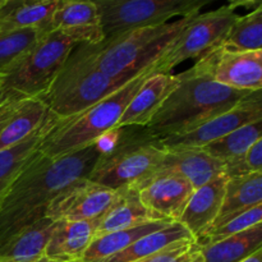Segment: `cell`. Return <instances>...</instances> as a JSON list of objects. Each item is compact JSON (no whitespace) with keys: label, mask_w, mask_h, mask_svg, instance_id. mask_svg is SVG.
<instances>
[{"label":"cell","mask_w":262,"mask_h":262,"mask_svg":"<svg viewBox=\"0 0 262 262\" xmlns=\"http://www.w3.org/2000/svg\"><path fill=\"white\" fill-rule=\"evenodd\" d=\"M257 224H262V205H257L238 215H233L223 222L215 223L207 228L196 241L200 245H209L245 232L248 228H252Z\"/></svg>","instance_id":"4dcf8cb0"},{"label":"cell","mask_w":262,"mask_h":262,"mask_svg":"<svg viewBox=\"0 0 262 262\" xmlns=\"http://www.w3.org/2000/svg\"><path fill=\"white\" fill-rule=\"evenodd\" d=\"M77 45L76 41L58 31L45 33L22 60L0 79L2 92L22 97L42 96Z\"/></svg>","instance_id":"52a82bcc"},{"label":"cell","mask_w":262,"mask_h":262,"mask_svg":"<svg viewBox=\"0 0 262 262\" xmlns=\"http://www.w3.org/2000/svg\"><path fill=\"white\" fill-rule=\"evenodd\" d=\"M227 181L228 179L222 174L194 189L189 197L178 223L191 233L194 239H197L219 216Z\"/></svg>","instance_id":"2e32d148"},{"label":"cell","mask_w":262,"mask_h":262,"mask_svg":"<svg viewBox=\"0 0 262 262\" xmlns=\"http://www.w3.org/2000/svg\"><path fill=\"white\" fill-rule=\"evenodd\" d=\"M59 0H0V32L42 30L50 32V20Z\"/></svg>","instance_id":"d6986e66"},{"label":"cell","mask_w":262,"mask_h":262,"mask_svg":"<svg viewBox=\"0 0 262 262\" xmlns=\"http://www.w3.org/2000/svg\"><path fill=\"white\" fill-rule=\"evenodd\" d=\"M178 86L146 127L159 138L188 132L251 94L215 82L197 60L191 68L178 73Z\"/></svg>","instance_id":"7a4b0ae2"},{"label":"cell","mask_w":262,"mask_h":262,"mask_svg":"<svg viewBox=\"0 0 262 262\" xmlns=\"http://www.w3.org/2000/svg\"><path fill=\"white\" fill-rule=\"evenodd\" d=\"M55 224L45 216L15 233L0 246V262H33L42 257Z\"/></svg>","instance_id":"44dd1931"},{"label":"cell","mask_w":262,"mask_h":262,"mask_svg":"<svg viewBox=\"0 0 262 262\" xmlns=\"http://www.w3.org/2000/svg\"><path fill=\"white\" fill-rule=\"evenodd\" d=\"M54 119L55 117L51 114L48 122L37 132L30 136L27 140L22 141L14 147L0 151V204L7 192L9 191L13 182L17 179L20 171L26 168V165L32 160L33 156L38 152L41 142H42L49 127L53 124Z\"/></svg>","instance_id":"cb8c5ba5"},{"label":"cell","mask_w":262,"mask_h":262,"mask_svg":"<svg viewBox=\"0 0 262 262\" xmlns=\"http://www.w3.org/2000/svg\"><path fill=\"white\" fill-rule=\"evenodd\" d=\"M199 253L200 245L196 239H184L133 262H192Z\"/></svg>","instance_id":"d6a6232c"},{"label":"cell","mask_w":262,"mask_h":262,"mask_svg":"<svg viewBox=\"0 0 262 262\" xmlns=\"http://www.w3.org/2000/svg\"><path fill=\"white\" fill-rule=\"evenodd\" d=\"M184 239H194L191 233L181 224V223H170L156 232L150 233L145 237L140 238L135 243L120 251L117 255L112 256L102 262H133L140 258L147 257L159 251L164 250L173 243Z\"/></svg>","instance_id":"4316f807"},{"label":"cell","mask_w":262,"mask_h":262,"mask_svg":"<svg viewBox=\"0 0 262 262\" xmlns=\"http://www.w3.org/2000/svg\"><path fill=\"white\" fill-rule=\"evenodd\" d=\"M0 95H2V81H0Z\"/></svg>","instance_id":"74e56055"},{"label":"cell","mask_w":262,"mask_h":262,"mask_svg":"<svg viewBox=\"0 0 262 262\" xmlns=\"http://www.w3.org/2000/svg\"><path fill=\"white\" fill-rule=\"evenodd\" d=\"M193 15L165 25L137 28L104 38L97 45L79 43L92 63L110 77H133L151 68L170 48Z\"/></svg>","instance_id":"5b68a950"},{"label":"cell","mask_w":262,"mask_h":262,"mask_svg":"<svg viewBox=\"0 0 262 262\" xmlns=\"http://www.w3.org/2000/svg\"><path fill=\"white\" fill-rule=\"evenodd\" d=\"M168 224H170V223L156 220V222L143 223V224L136 225V227L127 228V229L118 230V232H113L95 238L84 252V255L82 256V261L102 262L107 260L120 251L129 247L132 243H135L140 238L156 232V230L161 229Z\"/></svg>","instance_id":"484cf974"},{"label":"cell","mask_w":262,"mask_h":262,"mask_svg":"<svg viewBox=\"0 0 262 262\" xmlns=\"http://www.w3.org/2000/svg\"><path fill=\"white\" fill-rule=\"evenodd\" d=\"M258 120H262L261 90L251 92L229 110L211 118L199 127L182 135L160 138V142L165 151L201 148L243 125Z\"/></svg>","instance_id":"30bf717a"},{"label":"cell","mask_w":262,"mask_h":262,"mask_svg":"<svg viewBox=\"0 0 262 262\" xmlns=\"http://www.w3.org/2000/svg\"><path fill=\"white\" fill-rule=\"evenodd\" d=\"M117 196V191L87 178L74 182L51 201L45 216L53 222H82L101 217Z\"/></svg>","instance_id":"7c38bea8"},{"label":"cell","mask_w":262,"mask_h":262,"mask_svg":"<svg viewBox=\"0 0 262 262\" xmlns=\"http://www.w3.org/2000/svg\"><path fill=\"white\" fill-rule=\"evenodd\" d=\"M152 73V67L145 69L124 86L83 112L73 117L55 118L41 142L40 154L46 158L56 159L99 142L110 130L118 127L125 107L143 81Z\"/></svg>","instance_id":"277c9868"},{"label":"cell","mask_w":262,"mask_h":262,"mask_svg":"<svg viewBox=\"0 0 262 262\" xmlns=\"http://www.w3.org/2000/svg\"><path fill=\"white\" fill-rule=\"evenodd\" d=\"M50 31L68 36L78 45H97L105 38L96 3L91 0H59L50 20Z\"/></svg>","instance_id":"5bb4252c"},{"label":"cell","mask_w":262,"mask_h":262,"mask_svg":"<svg viewBox=\"0 0 262 262\" xmlns=\"http://www.w3.org/2000/svg\"><path fill=\"white\" fill-rule=\"evenodd\" d=\"M105 38L199 14L209 0H95Z\"/></svg>","instance_id":"ba28073f"},{"label":"cell","mask_w":262,"mask_h":262,"mask_svg":"<svg viewBox=\"0 0 262 262\" xmlns=\"http://www.w3.org/2000/svg\"><path fill=\"white\" fill-rule=\"evenodd\" d=\"M261 248L262 224H257L217 242L200 245V257L204 262H242Z\"/></svg>","instance_id":"603a6c76"},{"label":"cell","mask_w":262,"mask_h":262,"mask_svg":"<svg viewBox=\"0 0 262 262\" xmlns=\"http://www.w3.org/2000/svg\"><path fill=\"white\" fill-rule=\"evenodd\" d=\"M192 262H204V261H202V258H201V257H200V253H199V256H197V257H196V258H194V260H193V261H192Z\"/></svg>","instance_id":"8d00e7d4"},{"label":"cell","mask_w":262,"mask_h":262,"mask_svg":"<svg viewBox=\"0 0 262 262\" xmlns=\"http://www.w3.org/2000/svg\"><path fill=\"white\" fill-rule=\"evenodd\" d=\"M135 189L148 212L168 223L178 222L194 191L186 179L170 171H158Z\"/></svg>","instance_id":"4fadbf2b"},{"label":"cell","mask_w":262,"mask_h":262,"mask_svg":"<svg viewBox=\"0 0 262 262\" xmlns=\"http://www.w3.org/2000/svg\"><path fill=\"white\" fill-rule=\"evenodd\" d=\"M178 83V74H150L125 107L118 127H147Z\"/></svg>","instance_id":"9a60e30c"},{"label":"cell","mask_w":262,"mask_h":262,"mask_svg":"<svg viewBox=\"0 0 262 262\" xmlns=\"http://www.w3.org/2000/svg\"><path fill=\"white\" fill-rule=\"evenodd\" d=\"M261 125L262 120L243 125V127L228 133L224 137L204 146L200 150H202L212 158L217 159L222 163L229 161L245 154L253 143L261 140Z\"/></svg>","instance_id":"f1b7e54d"},{"label":"cell","mask_w":262,"mask_h":262,"mask_svg":"<svg viewBox=\"0 0 262 262\" xmlns=\"http://www.w3.org/2000/svg\"><path fill=\"white\" fill-rule=\"evenodd\" d=\"M217 83L239 91H260L262 50L228 51L220 46L196 59Z\"/></svg>","instance_id":"8fae6325"},{"label":"cell","mask_w":262,"mask_h":262,"mask_svg":"<svg viewBox=\"0 0 262 262\" xmlns=\"http://www.w3.org/2000/svg\"><path fill=\"white\" fill-rule=\"evenodd\" d=\"M257 205H262V173L228 179L219 216L212 224L247 211Z\"/></svg>","instance_id":"d4e9b609"},{"label":"cell","mask_w":262,"mask_h":262,"mask_svg":"<svg viewBox=\"0 0 262 262\" xmlns=\"http://www.w3.org/2000/svg\"><path fill=\"white\" fill-rule=\"evenodd\" d=\"M100 152L97 142L56 159L46 158L38 151L0 204V246L45 217L51 201L71 184L89 178Z\"/></svg>","instance_id":"6da1fadb"},{"label":"cell","mask_w":262,"mask_h":262,"mask_svg":"<svg viewBox=\"0 0 262 262\" xmlns=\"http://www.w3.org/2000/svg\"><path fill=\"white\" fill-rule=\"evenodd\" d=\"M241 5L245 3H228L215 10L194 14L170 48L154 64V73H170L183 61L201 58L217 48L239 15L237 8Z\"/></svg>","instance_id":"9c48e42d"},{"label":"cell","mask_w":262,"mask_h":262,"mask_svg":"<svg viewBox=\"0 0 262 262\" xmlns=\"http://www.w3.org/2000/svg\"><path fill=\"white\" fill-rule=\"evenodd\" d=\"M33 262H63V261H55V260H50V258H48L46 256H42L41 258H38V260L33 261ZM66 262H83L82 260H77V261H66Z\"/></svg>","instance_id":"d590c367"},{"label":"cell","mask_w":262,"mask_h":262,"mask_svg":"<svg viewBox=\"0 0 262 262\" xmlns=\"http://www.w3.org/2000/svg\"><path fill=\"white\" fill-rule=\"evenodd\" d=\"M45 33L48 32L35 28L0 32V79L22 60Z\"/></svg>","instance_id":"f546056e"},{"label":"cell","mask_w":262,"mask_h":262,"mask_svg":"<svg viewBox=\"0 0 262 262\" xmlns=\"http://www.w3.org/2000/svg\"><path fill=\"white\" fill-rule=\"evenodd\" d=\"M219 46L228 51L262 50L261 2L251 8L247 14L238 15Z\"/></svg>","instance_id":"83f0119b"},{"label":"cell","mask_w":262,"mask_h":262,"mask_svg":"<svg viewBox=\"0 0 262 262\" xmlns=\"http://www.w3.org/2000/svg\"><path fill=\"white\" fill-rule=\"evenodd\" d=\"M253 173H262V138L253 143L245 154L225 161L223 166V176L227 179Z\"/></svg>","instance_id":"1f68e13d"},{"label":"cell","mask_w":262,"mask_h":262,"mask_svg":"<svg viewBox=\"0 0 262 262\" xmlns=\"http://www.w3.org/2000/svg\"><path fill=\"white\" fill-rule=\"evenodd\" d=\"M117 196L109 209L100 217L96 229V238L118 230L127 229L148 222H156L155 217L141 202L137 189L123 187L115 189Z\"/></svg>","instance_id":"ffe728a7"},{"label":"cell","mask_w":262,"mask_h":262,"mask_svg":"<svg viewBox=\"0 0 262 262\" xmlns=\"http://www.w3.org/2000/svg\"><path fill=\"white\" fill-rule=\"evenodd\" d=\"M23 99L25 97L19 96V95L2 92L0 95V132L13 117Z\"/></svg>","instance_id":"836d02e7"},{"label":"cell","mask_w":262,"mask_h":262,"mask_svg":"<svg viewBox=\"0 0 262 262\" xmlns=\"http://www.w3.org/2000/svg\"><path fill=\"white\" fill-rule=\"evenodd\" d=\"M51 117L40 96L25 97L0 132V151L8 150L37 132Z\"/></svg>","instance_id":"7402d4cb"},{"label":"cell","mask_w":262,"mask_h":262,"mask_svg":"<svg viewBox=\"0 0 262 262\" xmlns=\"http://www.w3.org/2000/svg\"><path fill=\"white\" fill-rule=\"evenodd\" d=\"M222 163L200 148L166 151L159 171H170L186 179L193 189L223 174Z\"/></svg>","instance_id":"ac0fdd59"},{"label":"cell","mask_w":262,"mask_h":262,"mask_svg":"<svg viewBox=\"0 0 262 262\" xmlns=\"http://www.w3.org/2000/svg\"><path fill=\"white\" fill-rule=\"evenodd\" d=\"M133 77L107 76L77 45L48 91L40 97L55 118L73 117L104 100Z\"/></svg>","instance_id":"8992f818"},{"label":"cell","mask_w":262,"mask_h":262,"mask_svg":"<svg viewBox=\"0 0 262 262\" xmlns=\"http://www.w3.org/2000/svg\"><path fill=\"white\" fill-rule=\"evenodd\" d=\"M97 143L101 152L87 179L114 191L136 188L158 173L166 152L146 127H118Z\"/></svg>","instance_id":"3957f363"},{"label":"cell","mask_w":262,"mask_h":262,"mask_svg":"<svg viewBox=\"0 0 262 262\" xmlns=\"http://www.w3.org/2000/svg\"><path fill=\"white\" fill-rule=\"evenodd\" d=\"M99 220L100 217L82 222H56L43 256L63 262L82 260V256L96 238Z\"/></svg>","instance_id":"e0dca14e"},{"label":"cell","mask_w":262,"mask_h":262,"mask_svg":"<svg viewBox=\"0 0 262 262\" xmlns=\"http://www.w3.org/2000/svg\"><path fill=\"white\" fill-rule=\"evenodd\" d=\"M242 262H262V248H261V250L256 251L253 255H251L250 257H247L246 260H243Z\"/></svg>","instance_id":"e575fe53"}]
</instances>
